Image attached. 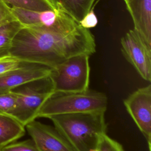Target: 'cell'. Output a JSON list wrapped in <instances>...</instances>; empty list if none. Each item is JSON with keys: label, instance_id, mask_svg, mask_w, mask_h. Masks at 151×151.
I'll list each match as a JSON object with an SVG mask.
<instances>
[{"label": "cell", "instance_id": "cell-1", "mask_svg": "<svg viewBox=\"0 0 151 151\" xmlns=\"http://www.w3.org/2000/svg\"><path fill=\"white\" fill-rule=\"evenodd\" d=\"M95 39L88 29H44L24 26L15 35L9 55L20 61L53 67L78 54L96 52Z\"/></svg>", "mask_w": 151, "mask_h": 151}, {"label": "cell", "instance_id": "cell-2", "mask_svg": "<svg viewBox=\"0 0 151 151\" xmlns=\"http://www.w3.org/2000/svg\"><path fill=\"white\" fill-rule=\"evenodd\" d=\"M105 112H87L52 116L48 119L75 151H92L107 132Z\"/></svg>", "mask_w": 151, "mask_h": 151}, {"label": "cell", "instance_id": "cell-3", "mask_svg": "<svg viewBox=\"0 0 151 151\" xmlns=\"http://www.w3.org/2000/svg\"><path fill=\"white\" fill-rule=\"evenodd\" d=\"M107 97L105 93L88 89L83 92L54 91L43 103L35 119L52 116L87 112H106Z\"/></svg>", "mask_w": 151, "mask_h": 151}, {"label": "cell", "instance_id": "cell-4", "mask_svg": "<svg viewBox=\"0 0 151 151\" xmlns=\"http://www.w3.org/2000/svg\"><path fill=\"white\" fill-rule=\"evenodd\" d=\"M90 56L78 54L52 67L49 76L54 91L83 92L89 89Z\"/></svg>", "mask_w": 151, "mask_h": 151}, {"label": "cell", "instance_id": "cell-5", "mask_svg": "<svg viewBox=\"0 0 151 151\" xmlns=\"http://www.w3.org/2000/svg\"><path fill=\"white\" fill-rule=\"evenodd\" d=\"M11 91L15 93L17 101L11 116L24 126L35 120L41 106L54 92L49 76L24 84Z\"/></svg>", "mask_w": 151, "mask_h": 151}, {"label": "cell", "instance_id": "cell-6", "mask_svg": "<svg viewBox=\"0 0 151 151\" xmlns=\"http://www.w3.org/2000/svg\"><path fill=\"white\" fill-rule=\"evenodd\" d=\"M121 51L126 60L145 80H151V46L135 29L121 38Z\"/></svg>", "mask_w": 151, "mask_h": 151}, {"label": "cell", "instance_id": "cell-7", "mask_svg": "<svg viewBox=\"0 0 151 151\" xmlns=\"http://www.w3.org/2000/svg\"><path fill=\"white\" fill-rule=\"evenodd\" d=\"M127 111L151 149V85L141 87L123 100Z\"/></svg>", "mask_w": 151, "mask_h": 151}, {"label": "cell", "instance_id": "cell-8", "mask_svg": "<svg viewBox=\"0 0 151 151\" xmlns=\"http://www.w3.org/2000/svg\"><path fill=\"white\" fill-rule=\"evenodd\" d=\"M11 11L15 18L24 26L58 29L74 28L79 24L68 15L58 9L38 11L11 7Z\"/></svg>", "mask_w": 151, "mask_h": 151}, {"label": "cell", "instance_id": "cell-9", "mask_svg": "<svg viewBox=\"0 0 151 151\" xmlns=\"http://www.w3.org/2000/svg\"><path fill=\"white\" fill-rule=\"evenodd\" d=\"M35 120L25 127L40 151H75L54 126Z\"/></svg>", "mask_w": 151, "mask_h": 151}, {"label": "cell", "instance_id": "cell-10", "mask_svg": "<svg viewBox=\"0 0 151 151\" xmlns=\"http://www.w3.org/2000/svg\"><path fill=\"white\" fill-rule=\"evenodd\" d=\"M52 68L41 64L22 61L18 68L0 76V93L11 91L29 82L48 77Z\"/></svg>", "mask_w": 151, "mask_h": 151}, {"label": "cell", "instance_id": "cell-11", "mask_svg": "<svg viewBox=\"0 0 151 151\" xmlns=\"http://www.w3.org/2000/svg\"><path fill=\"white\" fill-rule=\"evenodd\" d=\"M135 29L151 46V0H126Z\"/></svg>", "mask_w": 151, "mask_h": 151}, {"label": "cell", "instance_id": "cell-12", "mask_svg": "<svg viewBox=\"0 0 151 151\" xmlns=\"http://www.w3.org/2000/svg\"><path fill=\"white\" fill-rule=\"evenodd\" d=\"M25 127L15 118L0 114V150L6 145L22 137Z\"/></svg>", "mask_w": 151, "mask_h": 151}, {"label": "cell", "instance_id": "cell-13", "mask_svg": "<svg viewBox=\"0 0 151 151\" xmlns=\"http://www.w3.org/2000/svg\"><path fill=\"white\" fill-rule=\"evenodd\" d=\"M95 0H50L55 9H58L79 24L91 9Z\"/></svg>", "mask_w": 151, "mask_h": 151}, {"label": "cell", "instance_id": "cell-14", "mask_svg": "<svg viewBox=\"0 0 151 151\" xmlns=\"http://www.w3.org/2000/svg\"><path fill=\"white\" fill-rule=\"evenodd\" d=\"M24 25L17 19L0 26V58L9 55L12 41Z\"/></svg>", "mask_w": 151, "mask_h": 151}, {"label": "cell", "instance_id": "cell-15", "mask_svg": "<svg viewBox=\"0 0 151 151\" xmlns=\"http://www.w3.org/2000/svg\"><path fill=\"white\" fill-rule=\"evenodd\" d=\"M11 7H17L32 11L55 9L48 0H2Z\"/></svg>", "mask_w": 151, "mask_h": 151}, {"label": "cell", "instance_id": "cell-16", "mask_svg": "<svg viewBox=\"0 0 151 151\" xmlns=\"http://www.w3.org/2000/svg\"><path fill=\"white\" fill-rule=\"evenodd\" d=\"M17 97L12 91L0 93V114L11 116L15 109Z\"/></svg>", "mask_w": 151, "mask_h": 151}, {"label": "cell", "instance_id": "cell-17", "mask_svg": "<svg viewBox=\"0 0 151 151\" xmlns=\"http://www.w3.org/2000/svg\"><path fill=\"white\" fill-rule=\"evenodd\" d=\"M92 151H124L118 142L110 137L106 133L102 134Z\"/></svg>", "mask_w": 151, "mask_h": 151}, {"label": "cell", "instance_id": "cell-18", "mask_svg": "<svg viewBox=\"0 0 151 151\" xmlns=\"http://www.w3.org/2000/svg\"><path fill=\"white\" fill-rule=\"evenodd\" d=\"M0 151H40V150L31 139L9 143L2 147Z\"/></svg>", "mask_w": 151, "mask_h": 151}, {"label": "cell", "instance_id": "cell-19", "mask_svg": "<svg viewBox=\"0 0 151 151\" xmlns=\"http://www.w3.org/2000/svg\"><path fill=\"white\" fill-rule=\"evenodd\" d=\"M22 61L11 56H6L0 58V76L6 73L19 67Z\"/></svg>", "mask_w": 151, "mask_h": 151}, {"label": "cell", "instance_id": "cell-20", "mask_svg": "<svg viewBox=\"0 0 151 151\" xmlns=\"http://www.w3.org/2000/svg\"><path fill=\"white\" fill-rule=\"evenodd\" d=\"M15 19H17L12 12L11 7L0 0V26Z\"/></svg>", "mask_w": 151, "mask_h": 151}, {"label": "cell", "instance_id": "cell-21", "mask_svg": "<svg viewBox=\"0 0 151 151\" xmlns=\"http://www.w3.org/2000/svg\"><path fill=\"white\" fill-rule=\"evenodd\" d=\"M97 18L93 10L91 9L80 21L79 25L84 28L90 29V28L95 27L97 25Z\"/></svg>", "mask_w": 151, "mask_h": 151}, {"label": "cell", "instance_id": "cell-22", "mask_svg": "<svg viewBox=\"0 0 151 151\" xmlns=\"http://www.w3.org/2000/svg\"><path fill=\"white\" fill-rule=\"evenodd\" d=\"M126 1V0H124V1Z\"/></svg>", "mask_w": 151, "mask_h": 151}, {"label": "cell", "instance_id": "cell-23", "mask_svg": "<svg viewBox=\"0 0 151 151\" xmlns=\"http://www.w3.org/2000/svg\"><path fill=\"white\" fill-rule=\"evenodd\" d=\"M48 1H50V0H48Z\"/></svg>", "mask_w": 151, "mask_h": 151}]
</instances>
